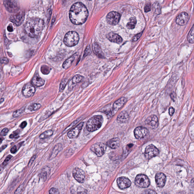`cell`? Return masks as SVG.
<instances>
[{"label":"cell","instance_id":"cell-1","mask_svg":"<svg viewBox=\"0 0 194 194\" xmlns=\"http://www.w3.org/2000/svg\"><path fill=\"white\" fill-rule=\"evenodd\" d=\"M88 15V10L82 3H76L71 8L70 18L72 23L74 25H80L84 23Z\"/></svg>","mask_w":194,"mask_h":194},{"label":"cell","instance_id":"cell-2","mask_svg":"<svg viewBox=\"0 0 194 194\" xmlns=\"http://www.w3.org/2000/svg\"><path fill=\"white\" fill-rule=\"evenodd\" d=\"M44 27V22L41 19L34 18L30 19L25 24V29L28 36L34 38L38 36Z\"/></svg>","mask_w":194,"mask_h":194},{"label":"cell","instance_id":"cell-3","mask_svg":"<svg viewBox=\"0 0 194 194\" xmlns=\"http://www.w3.org/2000/svg\"><path fill=\"white\" fill-rule=\"evenodd\" d=\"M103 121V117L101 116H95L92 117L87 122L86 125L87 130L92 132L98 130L101 127Z\"/></svg>","mask_w":194,"mask_h":194},{"label":"cell","instance_id":"cell-4","mask_svg":"<svg viewBox=\"0 0 194 194\" xmlns=\"http://www.w3.org/2000/svg\"><path fill=\"white\" fill-rule=\"evenodd\" d=\"M79 35L75 31H70L66 34L64 38V44L69 47L74 46L79 42Z\"/></svg>","mask_w":194,"mask_h":194},{"label":"cell","instance_id":"cell-5","mask_svg":"<svg viewBox=\"0 0 194 194\" xmlns=\"http://www.w3.org/2000/svg\"><path fill=\"white\" fill-rule=\"evenodd\" d=\"M4 4L7 11L10 13H17L20 8L18 0H4Z\"/></svg>","mask_w":194,"mask_h":194},{"label":"cell","instance_id":"cell-6","mask_svg":"<svg viewBox=\"0 0 194 194\" xmlns=\"http://www.w3.org/2000/svg\"><path fill=\"white\" fill-rule=\"evenodd\" d=\"M135 184L139 187L147 188L149 186V179L146 176L143 174H139L136 176L135 179Z\"/></svg>","mask_w":194,"mask_h":194},{"label":"cell","instance_id":"cell-7","mask_svg":"<svg viewBox=\"0 0 194 194\" xmlns=\"http://www.w3.org/2000/svg\"><path fill=\"white\" fill-rule=\"evenodd\" d=\"M106 146L103 143H98L93 144L90 148L92 151L98 157L103 156L106 151Z\"/></svg>","mask_w":194,"mask_h":194},{"label":"cell","instance_id":"cell-8","mask_svg":"<svg viewBox=\"0 0 194 194\" xmlns=\"http://www.w3.org/2000/svg\"><path fill=\"white\" fill-rule=\"evenodd\" d=\"M159 153L158 149L154 145L151 144L146 148L144 154L146 159H150L158 155Z\"/></svg>","mask_w":194,"mask_h":194},{"label":"cell","instance_id":"cell-9","mask_svg":"<svg viewBox=\"0 0 194 194\" xmlns=\"http://www.w3.org/2000/svg\"><path fill=\"white\" fill-rule=\"evenodd\" d=\"M119 13L115 12L109 13L106 17V20L108 23L111 25H116L118 24L120 19Z\"/></svg>","mask_w":194,"mask_h":194},{"label":"cell","instance_id":"cell-10","mask_svg":"<svg viewBox=\"0 0 194 194\" xmlns=\"http://www.w3.org/2000/svg\"><path fill=\"white\" fill-rule=\"evenodd\" d=\"M25 12L19 11L12 15L10 18V20L13 23L18 26L22 23L25 18Z\"/></svg>","mask_w":194,"mask_h":194},{"label":"cell","instance_id":"cell-11","mask_svg":"<svg viewBox=\"0 0 194 194\" xmlns=\"http://www.w3.org/2000/svg\"><path fill=\"white\" fill-rule=\"evenodd\" d=\"M35 92V88L32 84H27L24 86L22 90V93L23 95L26 97H31Z\"/></svg>","mask_w":194,"mask_h":194},{"label":"cell","instance_id":"cell-12","mask_svg":"<svg viewBox=\"0 0 194 194\" xmlns=\"http://www.w3.org/2000/svg\"><path fill=\"white\" fill-rule=\"evenodd\" d=\"M127 101V99L125 97H121L117 101L115 102L113 106V109L111 112V115H115Z\"/></svg>","mask_w":194,"mask_h":194},{"label":"cell","instance_id":"cell-13","mask_svg":"<svg viewBox=\"0 0 194 194\" xmlns=\"http://www.w3.org/2000/svg\"><path fill=\"white\" fill-rule=\"evenodd\" d=\"M73 174L74 178L79 182L83 183L85 181V173L82 169L79 168H75L73 170Z\"/></svg>","mask_w":194,"mask_h":194},{"label":"cell","instance_id":"cell-14","mask_svg":"<svg viewBox=\"0 0 194 194\" xmlns=\"http://www.w3.org/2000/svg\"><path fill=\"white\" fill-rule=\"evenodd\" d=\"M149 131L146 128L143 127H136L134 131L135 138L137 139H141L145 137L148 134Z\"/></svg>","mask_w":194,"mask_h":194},{"label":"cell","instance_id":"cell-15","mask_svg":"<svg viewBox=\"0 0 194 194\" xmlns=\"http://www.w3.org/2000/svg\"><path fill=\"white\" fill-rule=\"evenodd\" d=\"M84 124V122H82L76 127L74 128L73 129L67 133V136L68 137L71 139L76 138L79 136L81 130L83 127Z\"/></svg>","mask_w":194,"mask_h":194},{"label":"cell","instance_id":"cell-16","mask_svg":"<svg viewBox=\"0 0 194 194\" xmlns=\"http://www.w3.org/2000/svg\"><path fill=\"white\" fill-rule=\"evenodd\" d=\"M147 126L152 129L157 128L159 125L158 118L156 116L152 115L148 117L146 120Z\"/></svg>","mask_w":194,"mask_h":194},{"label":"cell","instance_id":"cell-17","mask_svg":"<svg viewBox=\"0 0 194 194\" xmlns=\"http://www.w3.org/2000/svg\"><path fill=\"white\" fill-rule=\"evenodd\" d=\"M189 20V16L187 13L183 12L180 13L176 18V22L177 25L181 26L186 25Z\"/></svg>","mask_w":194,"mask_h":194},{"label":"cell","instance_id":"cell-18","mask_svg":"<svg viewBox=\"0 0 194 194\" xmlns=\"http://www.w3.org/2000/svg\"><path fill=\"white\" fill-rule=\"evenodd\" d=\"M117 182L119 187L122 189L129 188L131 184L130 180L126 177H119L117 180Z\"/></svg>","mask_w":194,"mask_h":194},{"label":"cell","instance_id":"cell-19","mask_svg":"<svg viewBox=\"0 0 194 194\" xmlns=\"http://www.w3.org/2000/svg\"><path fill=\"white\" fill-rule=\"evenodd\" d=\"M156 182L157 186L160 188L163 187L166 182V176L162 173H157L156 176Z\"/></svg>","mask_w":194,"mask_h":194},{"label":"cell","instance_id":"cell-20","mask_svg":"<svg viewBox=\"0 0 194 194\" xmlns=\"http://www.w3.org/2000/svg\"><path fill=\"white\" fill-rule=\"evenodd\" d=\"M108 40L113 43L120 44L123 41L122 38L118 35L113 32H110L107 35Z\"/></svg>","mask_w":194,"mask_h":194},{"label":"cell","instance_id":"cell-21","mask_svg":"<svg viewBox=\"0 0 194 194\" xmlns=\"http://www.w3.org/2000/svg\"><path fill=\"white\" fill-rule=\"evenodd\" d=\"M92 47L93 51L96 56L100 58H104V55L103 51L98 44L95 42L93 44Z\"/></svg>","mask_w":194,"mask_h":194},{"label":"cell","instance_id":"cell-22","mask_svg":"<svg viewBox=\"0 0 194 194\" xmlns=\"http://www.w3.org/2000/svg\"><path fill=\"white\" fill-rule=\"evenodd\" d=\"M120 140L119 138H115L109 140L106 143L107 146L111 149H116L119 146Z\"/></svg>","mask_w":194,"mask_h":194},{"label":"cell","instance_id":"cell-23","mask_svg":"<svg viewBox=\"0 0 194 194\" xmlns=\"http://www.w3.org/2000/svg\"><path fill=\"white\" fill-rule=\"evenodd\" d=\"M45 81L44 80L41 78L38 75H36L33 78L31 81V83L34 86L37 87H41L44 85Z\"/></svg>","mask_w":194,"mask_h":194},{"label":"cell","instance_id":"cell-24","mask_svg":"<svg viewBox=\"0 0 194 194\" xmlns=\"http://www.w3.org/2000/svg\"><path fill=\"white\" fill-rule=\"evenodd\" d=\"M129 116L127 112H122L118 115L117 120L118 122L121 123H125L128 121Z\"/></svg>","mask_w":194,"mask_h":194},{"label":"cell","instance_id":"cell-25","mask_svg":"<svg viewBox=\"0 0 194 194\" xmlns=\"http://www.w3.org/2000/svg\"><path fill=\"white\" fill-rule=\"evenodd\" d=\"M75 58L74 55L69 58L68 59L66 60L63 64V67L64 69H67L71 65L74 61Z\"/></svg>","mask_w":194,"mask_h":194},{"label":"cell","instance_id":"cell-26","mask_svg":"<svg viewBox=\"0 0 194 194\" xmlns=\"http://www.w3.org/2000/svg\"><path fill=\"white\" fill-rule=\"evenodd\" d=\"M187 40L189 43H194V24L188 35Z\"/></svg>","mask_w":194,"mask_h":194},{"label":"cell","instance_id":"cell-27","mask_svg":"<svg viewBox=\"0 0 194 194\" xmlns=\"http://www.w3.org/2000/svg\"><path fill=\"white\" fill-rule=\"evenodd\" d=\"M53 134V131L51 130H49L43 132L40 136V138L41 139H44L49 137L52 136Z\"/></svg>","mask_w":194,"mask_h":194},{"label":"cell","instance_id":"cell-28","mask_svg":"<svg viewBox=\"0 0 194 194\" xmlns=\"http://www.w3.org/2000/svg\"><path fill=\"white\" fill-rule=\"evenodd\" d=\"M136 23V19L134 18H132L130 19V22L127 24V26L129 29H133L135 28Z\"/></svg>","mask_w":194,"mask_h":194},{"label":"cell","instance_id":"cell-29","mask_svg":"<svg viewBox=\"0 0 194 194\" xmlns=\"http://www.w3.org/2000/svg\"><path fill=\"white\" fill-rule=\"evenodd\" d=\"M84 79V77L81 75L77 74L75 75L72 79V82L74 84H76L81 82Z\"/></svg>","mask_w":194,"mask_h":194},{"label":"cell","instance_id":"cell-30","mask_svg":"<svg viewBox=\"0 0 194 194\" xmlns=\"http://www.w3.org/2000/svg\"><path fill=\"white\" fill-rule=\"evenodd\" d=\"M49 168L48 167H45L44 169H42L41 173L40 174V177L43 179H46V177L48 174V173L50 171Z\"/></svg>","mask_w":194,"mask_h":194},{"label":"cell","instance_id":"cell-31","mask_svg":"<svg viewBox=\"0 0 194 194\" xmlns=\"http://www.w3.org/2000/svg\"><path fill=\"white\" fill-rule=\"evenodd\" d=\"M60 148H61L60 146L56 145L53 151H52L51 155V158H53L57 155L60 151Z\"/></svg>","mask_w":194,"mask_h":194},{"label":"cell","instance_id":"cell-32","mask_svg":"<svg viewBox=\"0 0 194 194\" xmlns=\"http://www.w3.org/2000/svg\"><path fill=\"white\" fill-rule=\"evenodd\" d=\"M41 107V105L39 104L34 103L29 106L28 107V110L31 111H35L40 109Z\"/></svg>","mask_w":194,"mask_h":194},{"label":"cell","instance_id":"cell-33","mask_svg":"<svg viewBox=\"0 0 194 194\" xmlns=\"http://www.w3.org/2000/svg\"><path fill=\"white\" fill-rule=\"evenodd\" d=\"M155 12L156 14H159L161 12V6L159 3H155L153 5Z\"/></svg>","mask_w":194,"mask_h":194},{"label":"cell","instance_id":"cell-34","mask_svg":"<svg viewBox=\"0 0 194 194\" xmlns=\"http://www.w3.org/2000/svg\"><path fill=\"white\" fill-rule=\"evenodd\" d=\"M67 82V80L66 79H63L60 84L59 90L60 92L62 91L65 88Z\"/></svg>","mask_w":194,"mask_h":194},{"label":"cell","instance_id":"cell-35","mask_svg":"<svg viewBox=\"0 0 194 194\" xmlns=\"http://www.w3.org/2000/svg\"><path fill=\"white\" fill-rule=\"evenodd\" d=\"M41 71L44 74H48L50 72V69L47 66L44 65L41 67Z\"/></svg>","mask_w":194,"mask_h":194},{"label":"cell","instance_id":"cell-36","mask_svg":"<svg viewBox=\"0 0 194 194\" xmlns=\"http://www.w3.org/2000/svg\"><path fill=\"white\" fill-rule=\"evenodd\" d=\"M24 110H25V109L23 108V109H20L18 110L15 111L13 113V117L16 118V117H19V116H20V115L23 113Z\"/></svg>","mask_w":194,"mask_h":194},{"label":"cell","instance_id":"cell-37","mask_svg":"<svg viewBox=\"0 0 194 194\" xmlns=\"http://www.w3.org/2000/svg\"><path fill=\"white\" fill-rule=\"evenodd\" d=\"M12 158V156L11 155H9L7 156L5 160H4V161L3 163H2L3 166H5L6 165H7L8 162L9 161L10 159H11Z\"/></svg>","mask_w":194,"mask_h":194},{"label":"cell","instance_id":"cell-38","mask_svg":"<svg viewBox=\"0 0 194 194\" xmlns=\"http://www.w3.org/2000/svg\"><path fill=\"white\" fill-rule=\"evenodd\" d=\"M49 193L50 194H59L60 192L59 190L58 189H55V188H52L50 189L49 191Z\"/></svg>","mask_w":194,"mask_h":194},{"label":"cell","instance_id":"cell-39","mask_svg":"<svg viewBox=\"0 0 194 194\" xmlns=\"http://www.w3.org/2000/svg\"><path fill=\"white\" fill-rule=\"evenodd\" d=\"M151 4L148 3L146 5L145 8H144V11L145 12H148L151 10Z\"/></svg>","mask_w":194,"mask_h":194},{"label":"cell","instance_id":"cell-40","mask_svg":"<svg viewBox=\"0 0 194 194\" xmlns=\"http://www.w3.org/2000/svg\"><path fill=\"white\" fill-rule=\"evenodd\" d=\"M142 33H140V34L136 35H135L134 37L133 38H132V41H137L138 39L140 38V37H141V35H142Z\"/></svg>","mask_w":194,"mask_h":194},{"label":"cell","instance_id":"cell-41","mask_svg":"<svg viewBox=\"0 0 194 194\" xmlns=\"http://www.w3.org/2000/svg\"><path fill=\"white\" fill-rule=\"evenodd\" d=\"M8 129L7 128L4 129L1 131V135H3V136H5L8 133Z\"/></svg>","mask_w":194,"mask_h":194},{"label":"cell","instance_id":"cell-42","mask_svg":"<svg viewBox=\"0 0 194 194\" xmlns=\"http://www.w3.org/2000/svg\"><path fill=\"white\" fill-rule=\"evenodd\" d=\"M144 193L146 194H156L157 192L152 189H149L146 190Z\"/></svg>","mask_w":194,"mask_h":194},{"label":"cell","instance_id":"cell-43","mask_svg":"<svg viewBox=\"0 0 194 194\" xmlns=\"http://www.w3.org/2000/svg\"><path fill=\"white\" fill-rule=\"evenodd\" d=\"M1 62L2 64H7L8 62V60L6 58H2L1 59Z\"/></svg>","mask_w":194,"mask_h":194},{"label":"cell","instance_id":"cell-44","mask_svg":"<svg viewBox=\"0 0 194 194\" xmlns=\"http://www.w3.org/2000/svg\"><path fill=\"white\" fill-rule=\"evenodd\" d=\"M17 151V147L16 146H14L12 148H11V150H10V152L12 154H15L16 152V151Z\"/></svg>","mask_w":194,"mask_h":194},{"label":"cell","instance_id":"cell-45","mask_svg":"<svg viewBox=\"0 0 194 194\" xmlns=\"http://www.w3.org/2000/svg\"><path fill=\"white\" fill-rule=\"evenodd\" d=\"M174 113V108L172 107H170L169 110V115L170 116H172L173 115Z\"/></svg>","mask_w":194,"mask_h":194},{"label":"cell","instance_id":"cell-46","mask_svg":"<svg viewBox=\"0 0 194 194\" xmlns=\"http://www.w3.org/2000/svg\"><path fill=\"white\" fill-rule=\"evenodd\" d=\"M18 133L16 132H15L14 133H12V134L10 135V138H15L16 136H18Z\"/></svg>","mask_w":194,"mask_h":194},{"label":"cell","instance_id":"cell-47","mask_svg":"<svg viewBox=\"0 0 194 194\" xmlns=\"http://www.w3.org/2000/svg\"><path fill=\"white\" fill-rule=\"evenodd\" d=\"M36 157V155H34V156H33L32 157H31V160H30V161L29 163H28V165H31V164L33 162H34V160H35Z\"/></svg>","mask_w":194,"mask_h":194},{"label":"cell","instance_id":"cell-48","mask_svg":"<svg viewBox=\"0 0 194 194\" xmlns=\"http://www.w3.org/2000/svg\"><path fill=\"white\" fill-rule=\"evenodd\" d=\"M27 125V123L26 121H24L20 125V127L22 129L26 127Z\"/></svg>","mask_w":194,"mask_h":194},{"label":"cell","instance_id":"cell-49","mask_svg":"<svg viewBox=\"0 0 194 194\" xmlns=\"http://www.w3.org/2000/svg\"><path fill=\"white\" fill-rule=\"evenodd\" d=\"M90 52H91V51H90V48H87L86 50H85V55H88L90 53Z\"/></svg>","mask_w":194,"mask_h":194},{"label":"cell","instance_id":"cell-50","mask_svg":"<svg viewBox=\"0 0 194 194\" xmlns=\"http://www.w3.org/2000/svg\"><path fill=\"white\" fill-rule=\"evenodd\" d=\"M171 98H172L173 100H174L176 98V94L174 92L172 93L171 95Z\"/></svg>","mask_w":194,"mask_h":194},{"label":"cell","instance_id":"cell-51","mask_svg":"<svg viewBox=\"0 0 194 194\" xmlns=\"http://www.w3.org/2000/svg\"><path fill=\"white\" fill-rule=\"evenodd\" d=\"M7 30H8V31H10V32H12V31H13L12 27L11 26H8V28H7Z\"/></svg>","mask_w":194,"mask_h":194},{"label":"cell","instance_id":"cell-52","mask_svg":"<svg viewBox=\"0 0 194 194\" xmlns=\"http://www.w3.org/2000/svg\"><path fill=\"white\" fill-rule=\"evenodd\" d=\"M191 183L192 187L194 188V178L192 179L191 180Z\"/></svg>","mask_w":194,"mask_h":194},{"label":"cell","instance_id":"cell-53","mask_svg":"<svg viewBox=\"0 0 194 194\" xmlns=\"http://www.w3.org/2000/svg\"><path fill=\"white\" fill-rule=\"evenodd\" d=\"M90 1H91V0H90Z\"/></svg>","mask_w":194,"mask_h":194}]
</instances>
